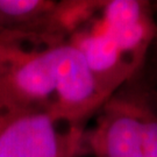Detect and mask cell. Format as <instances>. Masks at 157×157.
<instances>
[{"mask_svg": "<svg viewBox=\"0 0 157 157\" xmlns=\"http://www.w3.org/2000/svg\"><path fill=\"white\" fill-rule=\"evenodd\" d=\"M156 41H157V40H156Z\"/></svg>", "mask_w": 157, "mask_h": 157, "instance_id": "obj_9", "label": "cell"}, {"mask_svg": "<svg viewBox=\"0 0 157 157\" xmlns=\"http://www.w3.org/2000/svg\"><path fill=\"white\" fill-rule=\"evenodd\" d=\"M140 113L146 157H157V112L143 93H135Z\"/></svg>", "mask_w": 157, "mask_h": 157, "instance_id": "obj_8", "label": "cell"}, {"mask_svg": "<svg viewBox=\"0 0 157 157\" xmlns=\"http://www.w3.org/2000/svg\"><path fill=\"white\" fill-rule=\"evenodd\" d=\"M156 19H157V17H156Z\"/></svg>", "mask_w": 157, "mask_h": 157, "instance_id": "obj_10", "label": "cell"}, {"mask_svg": "<svg viewBox=\"0 0 157 157\" xmlns=\"http://www.w3.org/2000/svg\"><path fill=\"white\" fill-rule=\"evenodd\" d=\"M0 34L50 43L67 41L71 29L67 0H0Z\"/></svg>", "mask_w": 157, "mask_h": 157, "instance_id": "obj_6", "label": "cell"}, {"mask_svg": "<svg viewBox=\"0 0 157 157\" xmlns=\"http://www.w3.org/2000/svg\"><path fill=\"white\" fill-rule=\"evenodd\" d=\"M56 100L52 118L86 126L109 100L101 91L80 51L67 41L56 48Z\"/></svg>", "mask_w": 157, "mask_h": 157, "instance_id": "obj_3", "label": "cell"}, {"mask_svg": "<svg viewBox=\"0 0 157 157\" xmlns=\"http://www.w3.org/2000/svg\"><path fill=\"white\" fill-rule=\"evenodd\" d=\"M58 43L0 34V126L30 113L51 115Z\"/></svg>", "mask_w": 157, "mask_h": 157, "instance_id": "obj_1", "label": "cell"}, {"mask_svg": "<svg viewBox=\"0 0 157 157\" xmlns=\"http://www.w3.org/2000/svg\"><path fill=\"white\" fill-rule=\"evenodd\" d=\"M93 17L76 30L67 42L80 51L101 91L111 99L139 67L119 49L112 37L95 23Z\"/></svg>", "mask_w": 157, "mask_h": 157, "instance_id": "obj_7", "label": "cell"}, {"mask_svg": "<svg viewBox=\"0 0 157 157\" xmlns=\"http://www.w3.org/2000/svg\"><path fill=\"white\" fill-rule=\"evenodd\" d=\"M93 19L137 67L157 40V19L150 1H101Z\"/></svg>", "mask_w": 157, "mask_h": 157, "instance_id": "obj_5", "label": "cell"}, {"mask_svg": "<svg viewBox=\"0 0 157 157\" xmlns=\"http://www.w3.org/2000/svg\"><path fill=\"white\" fill-rule=\"evenodd\" d=\"M86 130L48 113L20 115L0 126V157L86 156Z\"/></svg>", "mask_w": 157, "mask_h": 157, "instance_id": "obj_2", "label": "cell"}, {"mask_svg": "<svg viewBox=\"0 0 157 157\" xmlns=\"http://www.w3.org/2000/svg\"><path fill=\"white\" fill-rule=\"evenodd\" d=\"M86 140L93 157H146L135 92L113 95L87 128Z\"/></svg>", "mask_w": 157, "mask_h": 157, "instance_id": "obj_4", "label": "cell"}]
</instances>
